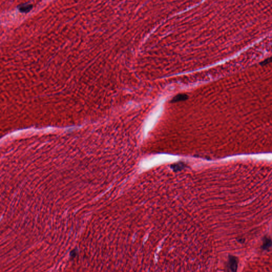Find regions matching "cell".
<instances>
[{
  "label": "cell",
  "instance_id": "cell-1",
  "mask_svg": "<svg viewBox=\"0 0 272 272\" xmlns=\"http://www.w3.org/2000/svg\"><path fill=\"white\" fill-rule=\"evenodd\" d=\"M230 268L232 272H237L238 269V259L233 256H230L229 257Z\"/></svg>",
  "mask_w": 272,
  "mask_h": 272
},
{
  "label": "cell",
  "instance_id": "cell-5",
  "mask_svg": "<svg viewBox=\"0 0 272 272\" xmlns=\"http://www.w3.org/2000/svg\"><path fill=\"white\" fill-rule=\"evenodd\" d=\"M271 62H272V56L264 60V61H263V62L260 63V64L262 65H265Z\"/></svg>",
  "mask_w": 272,
  "mask_h": 272
},
{
  "label": "cell",
  "instance_id": "cell-2",
  "mask_svg": "<svg viewBox=\"0 0 272 272\" xmlns=\"http://www.w3.org/2000/svg\"><path fill=\"white\" fill-rule=\"evenodd\" d=\"M33 5L30 3H25L20 5L18 6V10L23 13H27L31 10Z\"/></svg>",
  "mask_w": 272,
  "mask_h": 272
},
{
  "label": "cell",
  "instance_id": "cell-4",
  "mask_svg": "<svg viewBox=\"0 0 272 272\" xmlns=\"http://www.w3.org/2000/svg\"><path fill=\"white\" fill-rule=\"evenodd\" d=\"M272 246V240L269 237H265L263 240V244L262 245V248L264 250H267Z\"/></svg>",
  "mask_w": 272,
  "mask_h": 272
},
{
  "label": "cell",
  "instance_id": "cell-3",
  "mask_svg": "<svg viewBox=\"0 0 272 272\" xmlns=\"http://www.w3.org/2000/svg\"><path fill=\"white\" fill-rule=\"evenodd\" d=\"M188 98V96L186 94H180L175 96L172 100H171V103H175L180 101H184Z\"/></svg>",
  "mask_w": 272,
  "mask_h": 272
}]
</instances>
